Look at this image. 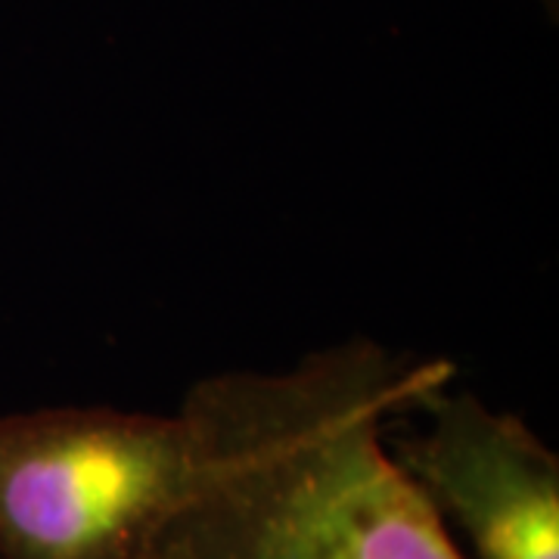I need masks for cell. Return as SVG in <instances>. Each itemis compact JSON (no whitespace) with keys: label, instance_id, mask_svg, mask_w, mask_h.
I'll list each match as a JSON object with an SVG mask.
<instances>
[{"label":"cell","instance_id":"obj_1","mask_svg":"<svg viewBox=\"0 0 559 559\" xmlns=\"http://www.w3.org/2000/svg\"><path fill=\"white\" fill-rule=\"evenodd\" d=\"M454 364L352 336L286 370L193 382L202 479L168 559H466L389 429Z\"/></svg>","mask_w":559,"mask_h":559},{"label":"cell","instance_id":"obj_2","mask_svg":"<svg viewBox=\"0 0 559 559\" xmlns=\"http://www.w3.org/2000/svg\"><path fill=\"white\" fill-rule=\"evenodd\" d=\"M202 479L183 411L60 404L0 417V559H168Z\"/></svg>","mask_w":559,"mask_h":559},{"label":"cell","instance_id":"obj_3","mask_svg":"<svg viewBox=\"0 0 559 559\" xmlns=\"http://www.w3.org/2000/svg\"><path fill=\"white\" fill-rule=\"evenodd\" d=\"M417 429H389L407 479L466 559H559V457L516 414L454 389H429Z\"/></svg>","mask_w":559,"mask_h":559}]
</instances>
